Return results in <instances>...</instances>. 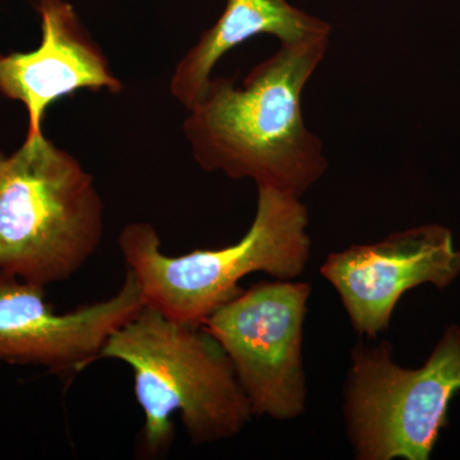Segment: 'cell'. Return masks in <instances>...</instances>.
<instances>
[{"mask_svg": "<svg viewBox=\"0 0 460 460\" xmlns=\"http://www.w3.org/2000/svg\"><path fill=\"white\" fill-rule=\"evenodd\" d=\"M329 45L330 38L280 44L242 86L234 78H211L183 123L199 168L301 199L329 166L302 113V93Z\"/></svg>", "mask_w": 460, "mask_h": 460, "instance_id": "6da1fadb", "label": "cell"}, {"mask_svg": "<svg viewBox=\"0 0 460 460\" xmlns=\"http://www.w3.org/2000/svg\"><path fill=\"white\" fill-rule=\"evenodd\" d=\"M128 366L144 413L138 454L164 458L180 416L190 443L234 438L253 416L228 354L202 325L166 319L144 307L115 330L99 354Z\"/></svg>", "mask_w": 460, "mask_h": 460, "instance_id": "7a4b0ae2", "label": "cell"}, {"mask_svg": "<svg viewBox=\"0 0 460 460\" xmlns=\"http://www.w3.org/2000/svg\"><path fill=\"white\" fill-rule=\"evenodd\" d=\"M307 228V208L299 198L259 187L255 217L237 243L169 256L156 229L137 222L120 230L118 247L146 307L177 323L204 325L242 292L238 284L247 275L265 272L278 280L301 275L310 259Z\"/></svg>", "mask_w": 460, "mask_h": 460, "instance_id": "3957f363", "label": "cell"}, {"mask_svg": "<svg viewBox=\"0 0 460 460\" xmlns=\"http://www.w3.org/2000/svg\"><path fill=\"white\" fill-rule=\"evenodd\" d=\"M104 229L93 175L44 135L0 160V271L65 283L95 255Z\"/></svg>", "mask_w": 460, "mask_h": 460, "instance_id": "277c9868", "label": "cell"}, {"mask_svg": "<svg viewBox=\"0 0 460 460\" xmlns=\"http://www.w3.org/2000/svg\"><path fill=\"white\" fill-rule=\"evenodd\" d=\"M460 392V328L450 326L419 370L392 359L389 344L353 350L345 419L359 460H428Z\"/></svg>", "mask_w": 460, "mask_h": 460, "instance_id": "5b68a950", "label": "cell"}, {"mask_svg": "<svg viewBox=\"0 0 460 460\" xmlns=\"http://www.w3.org/2000/svg\"><path fill=\"white\" fill-rule=\"evenodd\" d=\"M311 287L278 280L242 290L204 328L228 354L252 413L286 420L304 413V323Z\"/></svg>", "mask_w": 460, "mask_h": 460, "instance_id": "8992f818", "label": "cell"}, {"mask_svg": "<svg viewBox=\"0 0 460 460\" xmlns=\"http://www.w3.org/2000/svg\"><path fill=\"white\" fill-rule=\"evenodd\" d=\"M129 272L113 296L58 313L45 287L0 271V362L53 374L81 372L99 361L111 334L144 307Z\"/></svg>", "mask_w": 460, "mask_h": 460, "instance_id": "52a82bcc", "label": "cell"}, {"mask_svg": "<svg viewBox=\"0 0 460 460\" xmlns=\"http://www.w3.org/2000/svg\"><path fill=\"white\" fill-rule=\"evenodd\" d=\"M320 271L337 289L354 330L376 338L405 292L425 283L443 289L458 277L460 252L452 232L434 224L332 253Z\"/></svg>", "mask_w": 460, "mask_h": 460, "instance_id": "ba28073f", "label": "cell"}, {"mask_svg": "<svg viewBox=\"0 0 460 460\" xmlns=\"http://www.w3.org/2000/svg\"><path fill=\"white\" fill-rule=\"evenodd\" d=\"M36 11L40 45L26 53L0 54V93L26 108V138L44 135L42 120L57 100L80 90L119 93L123 89L69 3L38 0Z\"/></svg>", "mask_w": 460, "mask_h": 460, "instance_id": "9c48e42d", "label": "cell"}, {"mask_svg": "<svg viewBox=\"0 0 460 460\" xmlns=\"http://www.w3.org/2000/svg\"><path fill=\"white\" fill-rule=\"evenodd\" d=\"M332 26L288 0H228L213 27L202 33L175 68L171 93L189 111L204 95L215 66L228 51L259 35L284 45L330 38Z\"/></svg>", "mask_w": 460, "mask_h": 460, "instance_id": "30bf717a", "label": "cell"}, {"mask_svg": "<svg viewBox=\"0 0 460 460\" xmlns=\"http://www.w3.org/2000/svg\"><path fill=\"white\" fill-rule=\"evenodd\" d=\"M3 157H4V156H3L2 154H0V160H2Z\"/></svg>", "mask_w": 460, "mask_h": 460, "instance_id": "8fae6325", "label": "cell"}]
</instances>
